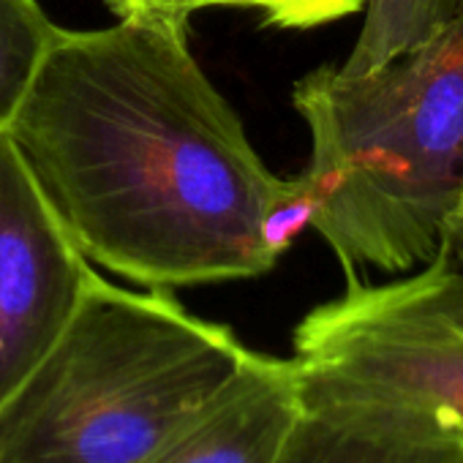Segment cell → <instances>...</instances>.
<instances>
[{
	"instance_id": "6",
	"label": "cell",
	"mask_w": 463,
	"mask_h": 463,
	"mask_svg": "<svg viewBox=\"0 0 463 463\" xmlns=\"http://www.w3.org/2000/svg\"><path fill=\"white\" fill-rule=\"evenodd\" d=\"M300 417L292 360L251 352L142 463H279Z\"/></svg>"
},
{
	"instance_id": "5",
	"label": "cell",
	"mask_w": 463,
	"mask_h": 463,
	"mask_svg": "<svg viewBox=\"0 0 463 463\" xmlns=\"http://www.w3.org/2000/svg\"><path fill=\"white\" fill-rule=\"evenodd\" d=\"M96 270L0 131V403L74 322Z\"/></svg>"
},
{
	"instance_id": "7",
	"label": "cell",
	"mask_w": 463,
	"mask_h": 463,
	"mask_svg": "<svg viewBox=\"0 0 463 463\" xmlns=\"http://www.w3.org/2000/svg\"><path fill=\"white\" fill-rule=\"evenodd\" d=\"M460 9L463 0H365L363 28L338 69L344 74L373 71L430 39Z\"/></svg>"
},
{
	"instance_id": "9",
	"label": "cell",
	"mask_w": 463,
	"mask_h": 463,
	"mask_svg": "<svg viewBox=\"0 0 463 463\" xmlns=\"http://www.w3.org/2000/svg\"><path fill=\"white\" fill-rule=\"evenodd\" d=\"M365 0H213V9H249L262 17L268 28L311 31L363 12Z\"/></svg>"
},
{
	"instance_id": "4",
	"label": "cell",
	"mask_w": 463,
	"mask_h": 463,
	"mask_svg": "<svg viewBox=\"0 0 463 463\" xmlns=\"http://www.w3.org/2000/svg\"><path fill=\"white\" fill-rule=\"evenodd\" d=\"M289 357L300 403L430 414L463 428V262L441 243L392 281L311 308Z\"/></svg>"
},
{
	"instance_id": "11",
	"label": "cell",
	"mask_w": 463,
	"mask_h": 463,
	"mask_svg": "<svg viewBox=\"0 0 463 463\" xmlns=\"http://www.w3.org/2000/svg\"><path fill=\"white\" fill-rule=\"evenodd\" d=\"M441 243L463 262V196H460V202L455 204V210H452V215H449V221H447V226H444V238H441Z\"/></svg>"
},
{
	"instance_id": "10",
	"label": "cell",
	"mask_w": 463,
	"mask_h": 463,
	"mask_svg": "<svg viewBox=\"0 0 463 463\" xmlns=\"http://www.w3.org/2000/svg\"><path fill=\"white\" fill-rule=\"evenodd\" d=\"M104 4L118 23H137L172 33H188V20L202 9H213V0H104Z\"/></svg>"
},
{
	"instance_id": "2",
	"label": "cell",
	"mask_w": 463,
	"mask_h": 463,
	"mask_svg": "<svg viewBox=\"0 0 463 463\" xmlns=\"http://www.w3.org/2000/svg\"><path fill=\"white\" fill-rule=\"evenodd\" d=\"M292 104L311 134V229L346 279L425 265L463 196V9L373 71L314 69Z\"/></svg>"
},
{
	"instance_id": "3",
	"label": "cell",
	"mask_w": 463,
	"mask_h": 463,
	"mask_svg": "<svg viewBox=\"0 0 463 463\" xmlns=\"http://www.w3.org/2000/svg\"><path fill=\"white\" fill-rule=\"evenodd\" d=\"M246 354L169 292L96 273L63 338L0 403V463H142Z\"/></svg>"
},
{
	"instance_id": "8",
	"label": "cell",
	"mask_w": 463,
	"mask_h": 463,
	"mask_svg": "<svg viewBox=\"0 0 463 463\" xmlns=\"http://www.w3.org/2000/svg\"><path fill=\"white\" fill-rule=\"evenodd\" d=\"M61 28L36 0H0V131H6Z\"/></svg>"
},
{
	"instance_id": "1",
	"label": "cell",
	"mask_w": 463,
	"mask_h": 463,
	"mask_svg": "<svg viewBox=\"0 0 463 463\" xmlns=\"http://www.w3.org/2000/svg\"><path fill=\"white\" fill-rule=\"evenodd\" d=\"M9 137L82 254L147 289L276 268L268 215L298 188L254 150L185 33L63 31Z\"/></svg>"
}]
</instances>
